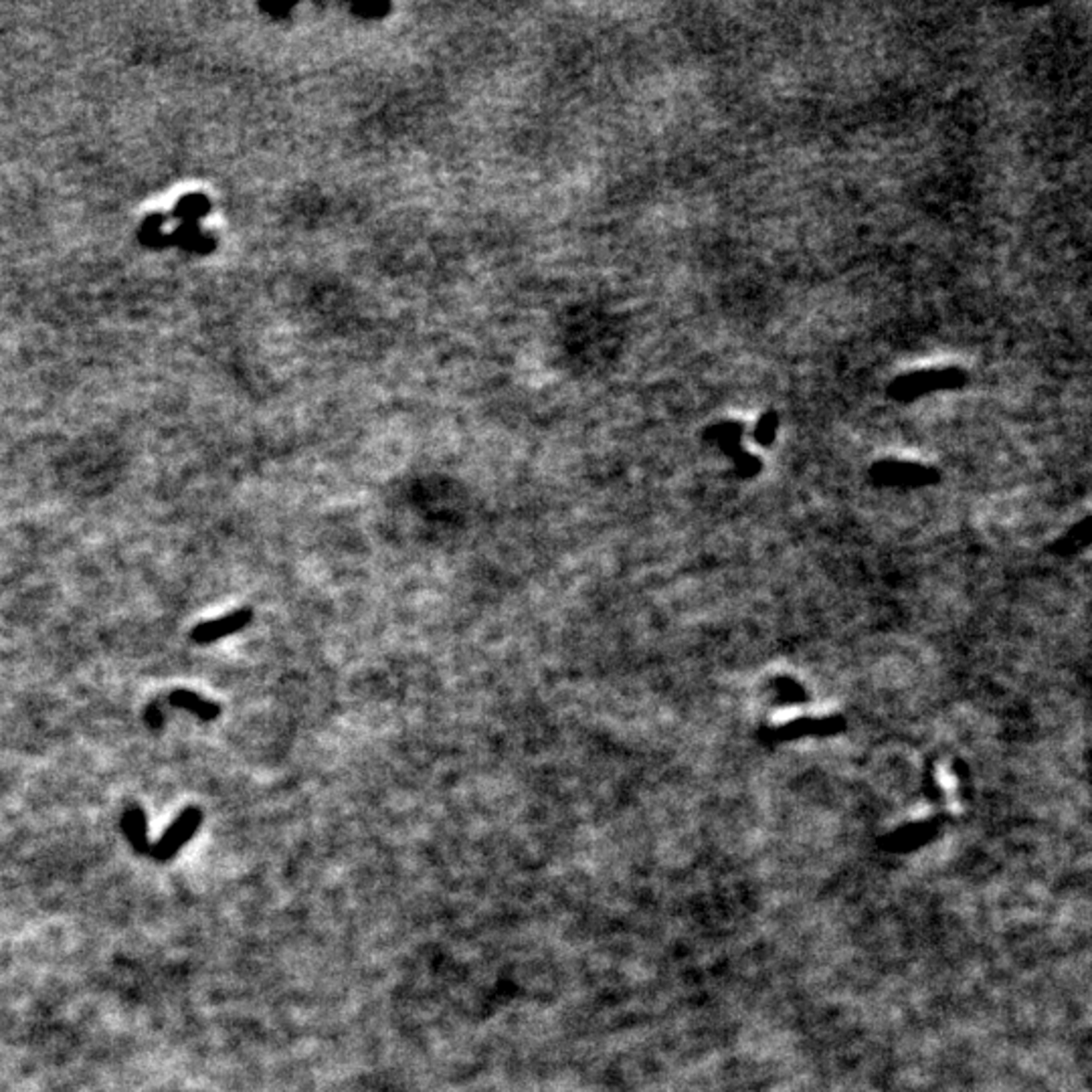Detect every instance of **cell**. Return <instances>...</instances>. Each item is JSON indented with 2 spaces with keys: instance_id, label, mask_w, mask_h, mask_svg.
<instances>
[{
  "instance_id": "6da1fadb",
  "label": "cell",
  "mask_w": 1092,
  "mask_h": 1092,
  "mask_svg": "<svg viewBox=\"0 0 1092 1092\" xmlns=\"http://www.w3.org/2000/svg\"><path fill=\"white\" fill-rule=\"evenodd\" d=\"M200 821H203V813H200L198 807L184 809L181 816L174 819L172 826L164 832L159 844L152 845L150 856L156 857L159 862L172 860V857L181 852L183 845L197 833Z\"/></svg>"
},
{
  "instance_id": "7a4b0ae2",
  "label": "cell",
  "mask_w": 1092,
  "mask_h": 1092,
  "mask_svg": "<svg viewBox=\"0 0 1092 1092\" xmlns=\"http://www.w3.org/2000/svg\"><path fill=\"white\" fill-rule=\"evenodd\" d=\"M251 619H253L251 609L233 611V613H229V616L221 617V619H210L205 623H198V626L193 629L191 638L195 643H213L222 638H229V635L241 631L243 628H248Z\"/></svg>"
},
{
  "instance_id": "277c9868",
  "label": "cell",
  "mask_w": 1092,
  "mask_h": 1092,
  "mask_svg": "<svg viewBox=\"0 0 1092 1092\" xmlns=\"http://www.w3.org/2000/svg\"><path fill=\"white\" fill-rule=\"evenodd\" d=\"M169 700H171L172 706L193 712V715H197L200 720H213L219 717V712H221V708L217 705H213V702L200 698L195 692H186V690H176V692L171 694Z\"/></svg>"
},
{
  "instance_id": "3957f363",
  "label": "cell",
  "mask_w": 1092,
  "mask_h": 1092,
  "mask_svg": "<svg viewBox=\"0 0 1092 1092\" xmlns=\"http://www.w3.org/2000/svg\"><path fill=\"white\" fill-rule=\"evenodd\" d=\"M121 826H124V833L133 850L138 854H150L152 845L148 842V823L140 807H130L124 813V818H121Z\"/></svg>"
}]
</instances>
